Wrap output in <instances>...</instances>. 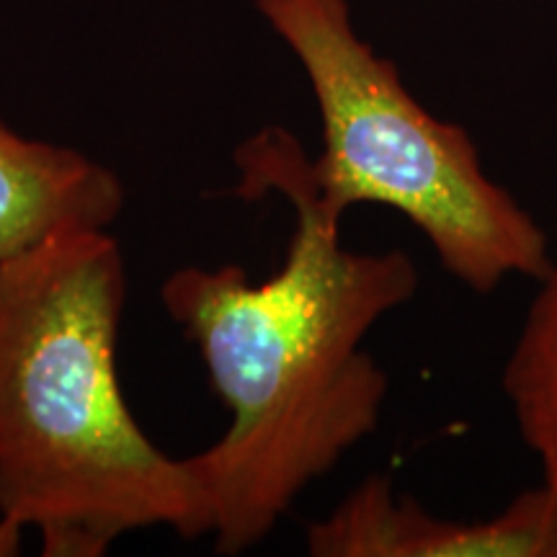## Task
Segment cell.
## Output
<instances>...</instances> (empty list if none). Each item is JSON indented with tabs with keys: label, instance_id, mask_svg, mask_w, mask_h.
<instances>
[{
	"label": "cell",
	"instance_id": "cell-3",
	"mask_svg": "<svg viewBox=\"0 0 557 557\" xmlns=\"http://www.w3.org/2000/svg\"><path fill=\"white\" fill-rule=\"evenodd\" d=\"M308 75L323 127L310 160L320 201L395 209L418 227L451 278L491 295L553 267L547 233L487 176L470 132L438 120L354 26L348 0H253Z\"/></svg>",
	"mask_w": 557,
	"mask_h": 557
},
{
	"label": "cell",
	"instance_id": "cell-2",
	"mask_svg": "<svg viewBox=\"0 0 557 557\" xmlns=\"http://www.w3.org/2000/svg\"><path fill=\"white\" fill-rule=\"evenodd\" d=\"M127 263L109 230H70L0 263V519L50 557L124 534H207L186 468L124 400L116 346Z\"/></svg>",
	"mask_w": 557,
	"mask_h": 557
},
{
	"label": "cell",
	"instance_id": "cell-4",
	"mask_svg": "<svg viewBox=\"0 0 557 557\" xmlns=\"http://www.w3.org/2000/svg\"><path fill=\"white\" fill-rule=\"evenodd\" d=\"M312 557H557V493L542 483L496 517L429 513L387 478L369 475L305 532Z\"/></svg>",
	"mask_w": 557,
	"mask_h": 557
},
{
	"label": "cell",
	"instance_id": "cell-5",
	"mask_svg": "<svg viewBox=\"0 0 557 557\" xmlns=\"http://www.w3.org/2000/svg\"><path fill=\"white\" fill-rule=\"evenodd\" d=\"M122 209L114 171L0 120V263L70 230H109Z\"/></svg>",
	"mask_w": 557,
	"mask_h": 557
},
{
	"label": "cell",
	"instance_id": "cell-6",
	"mask_svg": "<svg viewBox=\"0 0 557 557\" xmlns=\"http://www.w3.org/2000/svg\"><path fill=\"white\" fill-rule=\"evenodd\" d=\"M504 393L542 483L557 493V261L540 278L504 369Z\"/></svg>",
	"mask_w": 557,
	"mask_h": 557
},
{
	"label": "cell",
	"instance_id": "cell-1",
	"mask_svg": "<svg viewBox=\"0 0 557 557\" xmlns=\"http://www.w3.org/2000/svg\"><path fill=\"white\" fill-rule=\"evenodd\" d=\"M243 199L282 197L295 212L282 267L253 282L235 263L176 269L160 302L199 348L230 423L184 457L218 555L253 549L295 500L380 426L389 380L364 338L413 299L406 250H351L323 207L292 132L267 127L235 150Z\"/></svg>",
	"mask_w": 557,
	"mask_h": 557
}]
</instances>
